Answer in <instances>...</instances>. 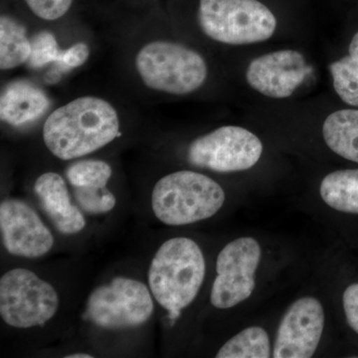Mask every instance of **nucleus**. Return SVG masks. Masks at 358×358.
<instances>
[{
    "instance_id": "f257e3e1",
    "label": "nucleus",
    "mask_w": 358,
    "mask_h": 358,
    "mask_svg": "<svg viewBox=\"0 0 358 358\" xmlns=\"http://www.w3.org/2000/svg\"><path fill=\"white\" fill-rule=\"evenodd\" d=\"M120 136L117 110L96 96H81L58 108L43 127L45 145L62 160L92 154Z\"/></svg>"
},
{
    "instance_id": "f03ea898",
    "label": "nucleus",
    "mask_w": 358,
    "mask_h": 358,
    "mask_svg": "<svg viewBox=\"0 0 358 358\" xmlns=\"http://www.w3.org/2000/svg\"><path fill=\"white\" fill-rule=\"evenodd\" d=\"M205 271L203 253L189 238H173L157 250L148 270V286L173 322L196 298Z\"/></svg>"
},
{
    "instance_id": "7ed1b4c3",
    "label": "nucleus",
    "mask_w": 358,
    "mask_h": 358,
    "mask_svg": "<svg viewBox=\"0 0 358 358\" xmlns=\"http://www.w3.org/2000/svg\"><path fill=\"white\" fill-rule=\"evenodd\" d=\"M225 202L223 188L204 174L180 171L160 178L152 195L155 215L169 226L199 222L215 215Z\"/></svg>"
},
{
    "instance_id": "20e7f679",
    "label": "nucleus",
    "mask_w": 358,
    "mask_h": 358,
    "mask_svg": "<svg viewBox=\"0 0 358 358\" xmlns=\"http://www.w3.org/2000/svg\"><path fill=\"white\" fill-rule=\"evenodd\" d=\"M136 67L148 88L173 95L199 89L207 77V65L199 53L180 44L150 42L138 51Z\"/></svg>"
},
{
    "instance_id": "39448f33",
    "label": "nucleus",
    "mask_w": 358,
    "mask_h": 358,
    "mask_svg": "<svg viewBox=\"0 0 358 358\" xmlns=\"http://www.w3.org/2000/svg\"><path fill=\"white\" fill-rule=\"evenodd\" d=\"M202 31L220 43H258L273 36L274 14L258 0H200Z\"/></svg>"
},
{
    "instance_id": "423d86ee",
    "label": "nucleus",
    "mask_w": 358,
    "mask_h": 358,
    "mask_svg": "<svg viewBox=\"0 0 358 358\" xmlns=\"http://www.w3.org/2000/svg\"><path fill=\"white\" fill-rule=\"evenodd\" d=\"M152 294L143 282L131 278H115L92 292L83 319L110 331L143 326L154 313Z\"/></svg>"
},
{
    "instance_id": "0eeeda50",
    "label": "nucleus",
    "mask_w": 358,
    "mask_h": 358,
    "mask_svg": "<svg viewBox=\"0 0 358 358\" xmlns=\"http://www.w3.org/2000/svg\"><path fill=\"white\" fill-rule=\"evenodd\" d=\"M57 292L27 268L8 271L0 279V315L16 329L44 326L57 313Z\"/></svg>"
},
{
    "instance_id": "6e6552de",
    "label": "nucleus",
    "mask_w": 358,
    "mask_h": 358,
    "mask_svg": "<svg viewBox=\"0 0 358 358\" xmlns=\"http://www.w3.org/2000/svg\"><path fill=\"white\" fill-rule=\"evenodd\" d=\"M263 152L260 138L240 127H222L190 143V164L216 173L247 171L255 166Z\"/></svg>"
},
{
    "instance_id": "1a4fd4ad",
    "label": "nucleus",
    "mask_w": 358,
    "mask_h": 358,
    "mask_svg": "<svg viewBox=\"0 0 358 358\" xmlns=\"http://www.w3.org/2000/svg\"><path fill=\"white\" fill-rule=\"evenodd\" d=\"M261 255L260 245L252 237L238 238L221 250L210 294L213 307L233 308L251 296Z\"/></svg>"
},
{
    "instance_id": "9d476101",
    "label": "nucleus",
    "mask_w": 358,
    "mask_h": 358,
    "mask_svg": "<svg viewBox=\"0 0 358 358\" xmlns=\"http://www.w3.org/2000/svg\"><path fill=\"white\" fill-rule=\"evenodd\" d=\"M324 327V308L317 299L306 296L294 301L280 322L273 357H312L319 346Z\"/></svg>"
},
{
    "instance_id": "9b49d317",
    "label": "nucleus",
    "mask_w": 358,
    "mask_h": 358,
    "mask_svg": "<svg viewBox=\"0 0 358 358\" xmlns=\"http://www.w3.org/2000/svg\"><path fill=\"white\" fill-rule=\"evenodd\" d=\"M0 230L4 248L13 256L36 259L54 245L51 231L29 205L18 199L0 204Z\"/></svg>"
},
{
    "instance_id": "f8f14e48",
    "label": "nucleus",
    "mask_w": 358,
    "mask_h": 358,
    "mask_svg": "<svg viewBox=\"0 0 358 358\" xmlns=\"http://www.w3.org/2000/svg\"><path fill=\"white\" fill-rule=\"evenodd\" d=\"M308 72L305 57L300 52L281 50L254 59L246 71V79L262 95L285 99L303 83Z\"/></svg>"
},
{
    "instance_id": "ddd939ff",
    "label": "nucleus",
    "mask_w": 358,
    "mask_h": 358,
    "mask_svg": "<svg viewBox=\"0 0 358 358\" xmlns=\"http://www.w3.org/2000/svg\"><path fill=\"white\" fill-rule=\"evenodd\" d=\"M112 167L103 160H81L66 171L80 207L92 214L107 213L115 206V195L107 188Z\"/></svg>"
},
{
    "instance_id": "4468645a",
    "label": "nucleus",
    "mask_w": 358,
    "mask_h": 358,
    "mask_svg": "<svg viewBox=\"0 0 358 358\" xmlns=\"http://www.w3.org/2000/svg\"><path fill=\"white\" fill-rule=\"evenodd\" d=\"M34 192L45 213L59 232L74 235L86 227L84 215L71 201L62 176L55 173L42 174L35 181Z\"/></svg>"
},
{
    "instance_id": "2eb2a0df",
    "label": "nucleus",
    "mask_w": 358,
    "mask_h": 358,
    "mask_svg": "<svg viewBox=\"0 0 358 358\" xmlns=\"http://www.w3.org/2000/svg\"><path fill=\"white\" fill-rule=\"evenodd\" d=\"M50 101L38 87L27 81L9 84L0 99V117L14 127L38 119L48 110Z\"/></svg>"
},
{
    "instance_id": "dca6fc26",
    "label": "nucleus",
    "mask_w": 358,
    "mask_h": 358,
    "mask_svg": "<svg viewBox=\"0 0 358 358\" xmlns=\"http://www.w3.org/2000/svg\"><path fill=\"white\" fill-rule=\"evenodd\" d=\"M322 134L327 147L358 164V110H336L327 117Z\"/></svg>"
},
{
    "instance_id": "f3484780",
    "label": "nucleus",
    "mask_w": 358,
    "mask_h": 358,
    "mask_svg": "<svg viewBox=\"0 0 358 358\" xmlns=\"http://www.w3.org/2000/svg\"><path fill=\"white\" fill-rule=\"evenodd\" d=\"M320 192L331 208L358 214V169H343L327 174L322 179Z\"/></svg>"
},
{
    "instance_id": "a211bd4d",
    "label": "nucleus",
    "mask_w": 358,
    "mask_h": 358,
    "mask_svg": "<svg viewBox=\"0 0 358 358\" xmlns=\"http://www.w3.org/2000/svg\"><path fill=\"white\" fill-rule=\"evenodd\" d=\"M31 53V42L24 26L13 18H0V68L10 70L27 62Z\"/></svg>"
},
{
    "instance_id": "6ab92c4d",
    "label": "nucleus",
    "mask_w": 358,
    "mask_h": 358,
    "mask_svg": "<svg viewBox=\"0 0 358 358\" xmlns=\"http://www.w3.org/2000/svg\"><path fill=\"white\" fill-rule=\"evenodd\" d=\"M271 345L268 334L259 327H251L233 336L219 350L217 358H268Z\"/></svg>"
},
{
    "instance_id": "aec40b11",
    "label": "nucleus",
    "mask_w": 358,
    "mask_h": 358,
    "mask_svg": "<svg viewBox=\"0 0 358 358\" xmlns=\"http://www.w3.org/2000/svg\"><path fill=\"white\" fill-rule=\"evenodd\" d=\"M334 90L348 105L358 108V61L348 56L329 65Z\"/></svg>"
},
{
    "instance_id": "412c9836",
    "label": "nucleus",
    "mask_w": 358,
    "mask_h": 358,
    "mask_svg": "<svg viewBox=\"0 0 358 358\" xmlns=\"http://www.w3.org/2000/svg\"><path fill=\"white\" fill-rule=\"evenodd\" d=\"M31 42V53L28 64L32 68H41L51 62H57L60 58L57 41L55 36L48 31L37 33Z\"/></svg>"
},
{
    "instance_id": "4be33fe9",
    "label": "nucleus",
    "mask_w": 358,
    "mask_h": 358,
    "mask_svg": "<svg viewBox=\"0 0 358 358\" xmlns=\"http://www.w3.org/2000/svg\"><path fill=\"white\" fill-rule=\"evenodd\" d=\"M32 13L44 20H57L69 11L73 0H25Z\"/></svg>"
},
{
    "instance_id": "5701e85b",
    "label": "nucleus",
    "mask_w": 358,
    "mask_h": 358,
    "mask_svg": "<svg viewBox=\"0 0 358 358\" xmlns=\"http://www.w3.org/2000/svg\"><path fill=\"white\" fill-rule=\"evenodd\" d=\"M89 55L88 45L80 42V43L73 45L65 52H61L60 58H59L57 63L64 69L70 70L83 65L88 60Z\"/></svg>"
},
{
    "instance_id": "b1692460",
    "label": "nucleus",
    "mask_w": 358,
    "mask_h": 358,
    "mask_svg": "<svg viewBox=\"0 0 358 358\" xmlns=\"http://www.w3.org/2000/svg\"><path fill=\"white\" fill-rule=\"evenodd\" d=\"M343 303L348 326L358 334V282L346 288Z\"/></svg>"
},
{
    "instance_id": "393cba45",
    "label": "nucleus",
    "mask_w": 358,
    "mask_h": 358,
    "mask_svg": "<svg viewBox=\"0 0 358 358\" xmlns=\"http://www.w3.org/2000/svg\"><path fill=\"white\" fill-rule=\"evenodd\" d=\"M350 56L358 61V32L353 36L350 45Z\"/></svg>"
},
{
    "instance_id": "a878e982",
    "label": "nucleus",
    "mask_w": 358,
    "mask_h": 358,
    "mask_svg": "<svg viewBox=\"0 0 358 358\" xmlns=\"http://www.w3.org/2000/svg\"><path fill=\"white\" fill-rule=\"evenodd\" d=\"M66 358H93V355L88 353H73V355H66Z\"/></svg>"
}]
</instances>
